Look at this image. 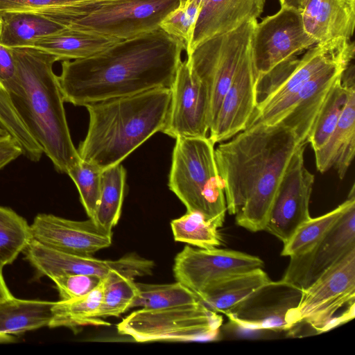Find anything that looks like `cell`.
Returning a JSON list of instances; mask_svg holds the SVG:
<instances>
[{
    "label": "cell",
    "mask_w": 355,
    "mask_h": 355,
    "mask_svg": "<svg viewBox=\"0 0 355 355\" xmlns=\"http://www.w3.org/2000/svg\"><path fill=\"white\" fill-rule=\"evenodd\" d=\"M180 40L161 28L121 40L93 56L62 62L64 102L75 106L171 87L181 55Z\"/></svg>",
    "instance_id": "obj_1"
},
{
    "label": "cell",
    "mask_w": 355,
    "mask_h": 355,
    "mask_svg": "<svg viewBox=\"0 0 355 355\" xmlns=\"http://www.w3.org/2000/svg\"><path fill=\"white\" fill-rule=\"evenodd\" d=\"M230 139L215 149L227 211L238 225L264 230L284 173L302 144L281 123L257 124Z\"/></svg>",
    "instance_id": "obj_2"
},
{
    "label": "cell",
    "mask_w": 355,
    "mask_h": 355,
    "mask_svg": "<svg viewBox=\"0 0 355 355\" xmlns=\"http://www.w3.org/2000/svg\"><path fill=\"white\" fill-rule=\"evenodd\" d=\"M11 50L20 84L9 95L13 107L55 169L67 174L81 159L71 137L58 76L53 70L58 60L35 48Z\"/></svg>",
    "instance_id": "obj_3"
},
{
    "label": "cell",
    "mask_w": 355,
    "mask_h": 355,
    "mask_svg": "<svg viewBox=\"0 0 355 355\" xmlns=\"http://www.w3.org/2000/svg\"><path fill=\"white\" fill-rule=\"evenodd\" d=\"M171 99V88L161 87L87 105L88 130L77 149L81 160L101 171L121 164L162 130Z\"/></svg>",
    "instance_id": "obj_4"
},
{
    "label": "cell",
    "mask_w": 355,
    "mask_h": 355,
    "mask_svg": "<svg viewBox=\"0 0 355 355\" xmlns=\"http://www.w3.org/2000/svg\"><path fill=\"white\" fill-rule=\"evenodd\" d=\"M354 57V42L337 38L316 43L301 58L294 56L279 64L258 78L257 104L247 128L279 123L308 81L334 65L350 64Z\"/></svg>",
    "instance_id": "obj_5"
},
{
    "label": "cell",
    "mask_w": 355,
    "mask_h": 355,
    "mask_svg": "<svg viewBox=\"0 0 355 355\" xmlns=\"http://www.w3.org/2000/svg\"><path fill=\"white\" fill-rule=\"evenodd\" d=\"M172 154L168 187L187 211L198 212L218 228L227 212L214 144L206 137H178Z\"/></svg>",
    "instance_id": "obj_6"
},
{
    "label": "cell",
    "mask_w": 355,
    "mask_h": 355,
    "mask_svg": "<svg viewBox=\"0 0 355 355\" xmlns=\"http://www.w3.org/2000/svg\"><path fill=\"white\" fill-rule=\"evenodd\" d=\"M223 318L200 300L159 309L135 311L116 325L119 334L138 343L215 339Z\"/></svg>",
    "instance_id": "obj_7"
},
{
    "label": "cell",
    "mask_w": 355,
    "mask_h": 355,
    "mask_svg": "<svg viewBox=\"0 0 355 355\" xmlns=\"http://www.w3.org/2000/svg\"><path fill=\"white\" fill-rule=\"evenodd\" d=\"M257 22L253 19L214 35L187 55L191 71L207 92L210 127L239 64L252 46Z\"/></svg>",
    "instance_id": "obj_8"
},
{
    "label": "cell",
    "mask_w": 355,
    "mask_h": 355,
    "mask_svg": "<svg viewBox=\"0 0 355 355\" xmlns=\"http://www.w3.org/2000/svg\"><path fill=\"white\" fill-rule=\"evenodd\" d=\"M355 302V250L301 291L297 304L286 313L288 330L301 324L318 333L329 330L337 311Z\"/></svg>",
    "instance_id": "obj_9"
},
{
    "label": "cell",
    "mask_w": 355,
    "mask_h": 355,
    "mask_svg": "<svg viewBox=\"0 0 355 355\" xmlns=\"http://www.w3.org/2000/svg\"><path fill=\"white\" fill-rule=\"evenodd\" d=\"M182 0H125L101 7L70 22L67 28L124 40L156 31Z\"/></svg>",
    "instance_id": "obj_10"
},
{
    "label": "cell",
    "mask_w": 355,
    "mask_h": 355,
    "mask_svg": "<svg viewBox=\"0 0 355 355\" xmlns=\"http://www.w3.org/2000/svg\"><path fill=\"white\" fill-rule=\"evenodd\" d=\"M315 44L304 29L300 11L281 7L257 22L254 30L252 53L258 78Z\"/></svg>",
    "instance_id": "obj_11"
},
{
    "label": "cell",
    "mask_w": 355,
    "mask_h": 355,
    "mask_svg": "<svg viewBox=\"0 0 355 355\" xmlns=\"http://www.w3.org/2000/svg\"><path fill=\"white\" fill-rule=\"evenodd\" d=\"M25 258L41 276L53 277L80 274L105 277L114 271L135 279L151 275L153 261L132 253L116 260L96 259L92 255H80L61 252L32 239L23 252Z\"/></svg>",
    "instance_id": "obj_12"
},
{
    "label": "cell",
    "mask_w": 355,
    "mask_h": 355,
    "mask_svg": "<svg viewBox=\"0 0 355 355\" xmlns=\"http://www.w3.org/2000/svg\"><path fill=\"white\" fill-rule=\"evenodd\" d=\"M258 257L216 248L196 249L185 245L175 257L173 271L177 282L198 297L214 283L226 277L263 268Z\"/></svg>",
    "instance_id": "obj_13"
},
{
    "label": "cell",
    "mask_w": 355,
    "mask_h": 355,
    "mask_svg": "<svg viewBox=\"0 0 355 355\" xmlns=\"http://www.w3.org/2000/svg\"><path fill=\"white\" fill-rule=\"evenodd\" d=\"M354 250L355 200L318 243L304 253L290 257V262L280 281L299 290L305 289Z\"/></svg>",
    "instance_id": "obj_14"
},
{
    "label": "cell",
    "mask_w": 355,
    "mask_h": 355,
    "mask_svg": "<svg viewBox=\"0 0 355 355\" xmlns=\"http://www.w3.org/2000/svg\"><path fill=\"white\" fill-rule=\"evenodd\" d=\"M305 146H298L286 166L264 230L284 243L311 218L309 202L314 175L304 166Z\"/></svg>",
    "instance_id": "obj_15"
},
{
    "label": "cell",
    "mask_w": 355,
    "mask_h": 355,
    "mask_svg": "<svg viewBox=\"0 0 355 355\" xmlns=\"http://www.w3.org/2000/svg\"><path fill=\"white\" fill-rule=\"evenodd\" d=\"M170 88L169 110L161 132L174 139L207 137L210 127L207 92L187 59L179 64Z\"/></svg>",
    "instance_id": "obj_16"
},
{
    "label": "cell",
    "mask_w": 355,
    "mask_h": 355,
    "mask_svg": "<svg viewBox=\"0 0 355 355\" xmlns=\"http://www.w3.org/2000/svg\"><path fill=\"white\" fill-rule=\"evenodd\" d=\"M258 74L252 46L239 64L209 128V138L216 144L244 130L257 104Z\"/></svg>",
    "instance_id": "obj_17"
},
{
    "label": "cell",
    "mask_w": 355,
    "mask_h": 355,
    "mask_svg": "<svg viewBox=\"0 0 355 355\" xmlns=\"http://www.w3.org/2000/svg\"><path fill=\"white\" fill-rule=\"evenodd\" d=\"M33 240L49 248L80 255H93L108 248L112 235L91 218L73 220L51 214H39L30 225Z\"/></svg>",
    "instance_id": "obj_18"
},
{
    "label": "cell",
    "mask_w": 355,
    "mask_h": 355,
    "mask_svg": "<svg viewBox=\"0 0 355 355\" xmlns=\"http://www.w3.org/2000/svg\"><path fill=\"white\" fill-rule=\"evenodd\" d=\"M300 295L301 290L271 281L225 314L243 329L288 330L286 313L297 304Z\"/></svg>",
    "instance_id": "obj_19"
},
{
    "label": "cell",
    "mask_w": 355,
    "mask_h": 355,
    "mask_svg": "<svg viewBox=\"0 0 355 355\" xmlns=\"http://www.w3.org/2000/svg\"><path fill=\"white\" fill-rule=\"evenodd\" d=\"M348 84L347 98L338 122L327 141L314 151L315 165L320 173L332 167L340 179L345 178L355 153L354 67L351 63L343 73Z\"/></svg>",
    "instance_id": "obj_20"
},
{
    "label": "cell",
    "mask_w": 355,
    "mask_h": 355,
    "mask_svg": "<svg viewBox=\"0 0 355 355\" xmlns=\"http://www.w3.org/2000/svg\"><path fill=\"white\" fill-rule=\"evenodd\" d=\"M349 64L334 65L308 81L295 98L291 110L279 122L294 133L300 144H308V138L332 87Z\"/></svg>",
    "instance_id": "obj_21"
},
{
    "label": "cell",
    "mask_w": 355,
    "mask_h": 355,
    "mask_svg": "<svg viewBox=\"0 0 355 355\" xmlns=\"http://www.w3.org/2000/svg\"><path fill=\"white\" fill-rule=\"evenodd\" d=\"M264 4L265 0H202L187 54L214 35L234 30L247 21L257 20Z\"/></svg>",
    "instance_id": "obj_22"
},
{
    "label": "cell",
    "mask_w": 355,
    "mask_h": 355,
    "mask_svg": "<svg viewBox=\"0 0 355 355\" xmlns=\"http://www.w3.org/2000/svg\"><path fill=\"white\" fill-rule=\"evenodd\" d=\"M306 33L316 43L350 40L355 26V0H302L300 10Z\"/></svg>",
    "instance_id": "obj_23"
},
{
    "label": "cell",
    "mask_w": 355,
    "mask_h": 355,
    "mask_svg": "<svg viewBox=\"0 0 355 355\" xmlns=\"http://www.w3.org/2000/svg\"><path fill=\"white\" fill-rule=\"evenodd\" d=\"M67 28L35 12H0V43L10 48H32L38 40Z\"/></svg>",
    "instance_id": "obj_24"
},
{
    "label": "cell",
    "mask_w": 355,
    "mask_h": 355,
    "mask_svg": "<svg viewBox=\"0 0 355 355\" xmlns=\"http://www.w3.org/2000/svg\"><path fill=\"white\" fill-rule=\"evenodd\" d=\"M121 41L98 33L67 28L36 42L32 48L55 56L58 61L84 59Z\"/></svg>",
    "instance_id": "obj_25"
},
{
    "label": "cell",
    "mask_w": 355,
    "mask_h": 355,
    "mask_svg": "<svg viewBox=\"0 0 355 355\" xmlns=\"http://www.w3.org/2000/svg\"><path fill=\"white\" fill-rule=\"evenodd\" d=\"M270 282L263 268H257L218 280L199 299L210 309L225 313Z\"/></svg>",
    "instance_id": "obj_26"
},
{
    "label": "cell",
    "mask_w": 355,
    "mask_h": 355,
    "mask_svg": "<svg viewBox=\"0 0 355 355\" xmlns=\"http://www.w3.org/2000/svg\"><path fill=\"white\" fill-rule=\"evenodd\" d=\"M108 275L103 277L94 289L82 297L54 302L52 316L48 327H67L76 331L77 329L87 325H110V323L105 322L98 315L104 290L108 282Z\"/></svg>",
    "instance_id": "obj_27"
},
{
    "label": "cell",
    "mask_w": 355,
    "mask_h": 355,
    "mask_svg": "<svg viewBox=\"0 0 355 355\" xmlns=\"http://www.w3.org/2000/svg\"><path fill=\"white\" fill-rule=\"evenodd\" d=\"M54 302L12 297L0 302V334L19 335L48 326Z\"/></svg>",
    "instance_id": "obj_28"
},
{
    "label": "cell",
    "mask_w": 355,
    "mask_h": 355,
    "mask_svg": "<svg viewBox=\"0 0 355 355\" xmlns=\"http://www.w3.org/2000/svg\"><path fill=\"white\" fill-rule=\"evenodd\" d=\"M125 175V170L121 164L107 168L101 173L100 198L94 221L111 234L121 216Z\"/></svg>",
    "instance_id": "obj_29"
},
{
    "label": "cell",
    "mask_w": 355,
    "mask_h": 355,
    "mask_svg": "<svg viewBox=\"0 0 355 355\" xmlns=\"http://www.w3.org/2000/svg\"><path fill=\"white\" fill-rule=\"evenodd\" d=\"M353 200H355L354 184L352 185L347 200L336 208L317 218H310L300 225L284 243L281 254L293 257L309 250L327 234Z\"/></svg>",
    "instance_id": "obj_30"
},
{
    "label": "cell",
    "mask_w": 355,
    "mask_h": 355,
    "mask_svg": "<svg viewBox=\"0 0 355 355\" xmlns=\"http://www.w3.org/2000/svg\"><path fill=\"white\" fill-rule=\"evenodd\" d=\"M32 239L25 218L10 208L0 206V266L11 264Z\"/></svg>",
    "instance_id": "obj_31"
},
{
    "label": "cell",
    "mask_w": 355,
    "mask_h": 355,
    "mask_svg": "<svg viewBox=\"0 0 355 355\" xmlns=\"http://www.w3.org/2000/svg\"><path fill=\"white\" fill-rule=\"evenodd\" d=\"M135 283L139 295L131 309H159L192 304L200 300L196 293L179 282L172 284Z\"/></svg>",
    "instance_id": "obj_32"
},
{
    "label": "cell",
    "mask_w": 355,
    "mask_h": 355,
    "mask_svg": "<svg viewBox=\"0 0 355 355\" xmlns=\"http://www.w3.org/2000/svg\"><path fill=\"white\" fill-rule=\"evenodd\" d=\"M347 94V81L342 74L332 87L308 138L307 143L311 144L313 151L324 145L333 132L343 110Z\"/></svg>",
    "instance_id": "obj_33"
},
{
    "label": "cell",
    "mask_w": 355,
    "mask_h": 355,
    "mask_svg": "<svg viewBox=\"0 0 355 355\" xmlns=\"http://www.w3.org/2000/svg\"><path fill=\"white\" fill-rule=\"evenodd\" d=\"M174 240L200 248H216L222 239L218 227L198 212L187 211L171 222Z\"/></svg>",
    "instance_id": "obj_34"
},
{
    "label": "cell",
    "mask_w": 355,
    "mask_h": 355,
    "mask_svg": "<svg viewBox=\"0 0 355 355\" xmlns=\"http://www.w3.org/2000/svg\"><path fill=\"white\" fill-rule=\"evenodd\" d=\"M139 295V290L133 279L117 271L108 275V282L102 297L98 315L101 318L119 317L131 309Z\"/></svg>",
    "instance_id": "obj_35"
},
{
    "label": "cell",
    "mask_w": 355,
    "mask_h": 355,
    "mask_svg": "<svg viewBox=\"0 0 355 355\" xmlns=\"http://www.w3.org/2000/svg\"><path fill=\"white\" fill-rule=\"evenodd\" d=\"M101 173L97 166L83 160L67 173L78 189L87 215L93 220L100 198Z\"/></svg>",
    "instance_id": "obj_36"
},
{
    "label": "cell",
    "mask_w": 355,
    "mask_h": 355,
    "mask_svg": "<svg viewBox=\"0 0 355 355\" xmlns=\"http://www.w3.org/2000/svg\"><path fill=\"white\" fill-rule=\"evenodd\" d=\"M202 0H182L159 24V28L182 41L189 48Z\"/></svg>",
    "instance_id": "obj_37"
},
{
    "label": "cell",
    "mask_w": 355,
    "mask_h": 355,
    "mask_svg": "<svg viewBox=\"0 0 355 355\" xmlns=\"http://www.w3.org/2000/svg\"><path fill=\"white\" fill-rule=\"evenodd\" d=\"M58 291L60 300L82 297L94 289L102 278L95 275L67 274L51 279Z\"/></svg>",
    "instance_id": "obj_38"
},
{
    "label": "cell",
    "mask_w": 355,
    "mask_h": 355,
    "mask_svg": "<svg viewBox=\"0 0 355 355\" xmlns=\"http://www.w3.org/2000/svg\"><path fill=\"white\" fill-rule=\"evenodd\" d=\"M87 0H0V12L28 11L42 12L76 5Z\"/></svg>",
    "instance_id": "obj_39"
},
{
    "label": "cell",
    "mask_w": 355,
    "mask_h": 355,
    "mask_svg": "<svg viewBox=\"0 0 355 355\" xmlns=\"http://www.w3.org/2000/svg\"><path fill=\"white\" fill-rule=\"evenodd\" d=\"M0 83L9 95L15 93L20 86L17 66L12 50L1 43Z\"/></svg>",
    "instance_id": "obj_40"
},
{
    "label": "cell",
    "mask_w": 355,
    "mask_h": 355,
    "mask_svg": "<svg viewBox=\"0 0 355 355\" xmlns=\"http://www.w3.org/2000/svg\"><path fill=\"white\" fill-rule=\"evenodd\" d=\"M21 155L20 145L10 135L0 137V171Z\"/></svg>",
    "instance_id": "obj_41"
},
{
    "label": "cell",
    "mask_w": 355,
    "mask_h": 355,
    "mask_svg": "<svg viewBox=\"0 0 355 355\" xmlns=\"http://www.w3.org/2000/svg\"><path fill=\"white\" fill-rule=\"evenodd\" d=\"M12 110L10 96L0 83V118L8 114Z\"/></svg>",
    "instance_id": "obj_42"
},
{
    "label": "cell",
    "mask_w": 355,
    "mask_h": 355,
    "mask_svg": "<svg viewBox=\"0 0 355 355\" xmlns=\"http://www.w3.org/2000/svg\"><path fill=\"white\" fill-rule=\"evenodd\" d=\"M2 269L3 268L0 266V302L13 297L6 283Z\"/></svg>",
    "instance_id": "obj_43"
},
{
    "label": "cell",
    "mask_w": 355,
    "mask_h": 355,
    "mask_svg": "<svg viewBox=\"0 0 355 355\" xmlns=\"http://www.w3.org/2000/svg\"><path fill=\"white\" fill-rule=\"evenodd\" d=\"M302 0H279L281 7L291 8L300 10Z\"/></svg>",
    "instance_id": "obj_44"
},
{
    "label": "cell",
    "mask_w": 355,
    "mask_h": 355,
    "mask_svg": "<svg viewBox=\"0 0 355 355\" xmlns=\"http://www.w3.org/2000/svg\"><path fill=\"white\" fill-rule=\"evenodd\" d=\"M15 340L14 336L0 334V343H9Z\"/></svg>",
    "instance_id": "obj_45"
},
{
    "label": "cell",
    "mask_w": 355,
    "mask_h": 355,
    "mask_svg": "<svg viewBox=\"0 0 355 355\" xmlns=\"http://www.w3.org/2000/svg\"><path fill=\"white\" fill-rule=\"evenodd\" d=\"M9 134L0 123V137Z\"/></svg>",
    "instance_id": "obj_46"
},
{
    "label": "cell",
    "mask_w": 355,
    "mask_h": 355,
    "mask_svg": "<svg viewBox=\"0 0 355 355\" xmlns=\"http://www.w3.org/2000/svg\"><path fill=\"white\" fill-rule=\"evenodd\" d=\"M189 1H191V0H187V2Z\"/></svg>",
    "instance_id": "obj_47"
}]
</instances>
